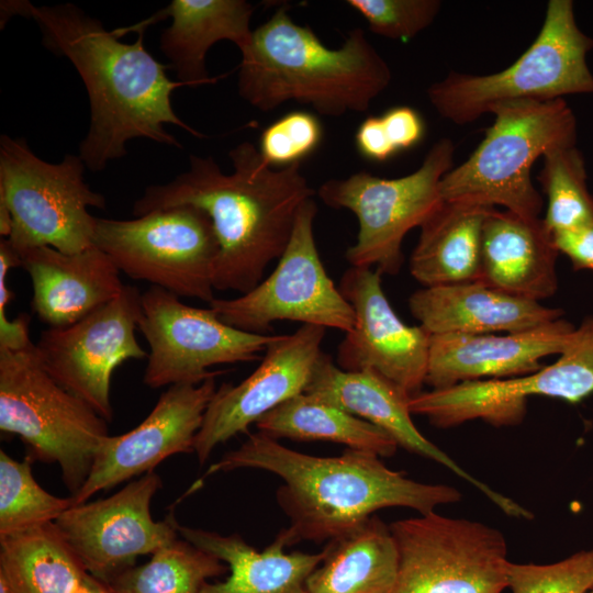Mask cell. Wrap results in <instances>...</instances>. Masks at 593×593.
Instances as JSON below:
<instances>
[{
    "instance_id": "6da1fadb",
    "label": "cell",
    "mask_w": 593,
    "mask_h": 593,
    "mask_svg": "<svg viewBox=\"0 0 593 593\" xmlns=\"http://www.w3.org/2000/svg\"><path fill=\"white\" fill-rule=\"evenodd\" d=\"M12 15L33 19L43 45L69 59L81 77L90 102V124L78 155L91 171H102L108 163L125 156V145L134 138L181 147L166 124L195 137L205 136L175 113L171 94L183 85L169 79L168 67L146 49L145 27L121 29L138 34L134 43L126 44L72 3L38 7L24 0L2 1V19Z\"/></svg>"
},
{
    "instance_id": "7a4b0ae2",
    "label": "cell",
    "mask_w": 593,
    "mask_h": 593,
    "mask_svg": "<svg viewBox=\"0 0 593 593\" xmlns=\"http://www.w3.org/2000/svg\"><path fill=\"white\" fill-rule=\"evenodd\" d=\"M228 156L231 174H224L212 157L190 155L188 170L168 183L147 187L134 202L133 214L176 205L203 210L220 246L214 290L244 294L281 257L300 206L316 192L300 163L271 167L250 142L239 143Z\"/></svg>"
},
{
    "instance_id": "3957f363",
    "label": "cell",
    "mask_w": 593,
    "mask_h": 593,
    "mask_svg": "<svg viewBox=\"0 0 593 593\" xmlns=\"http://www.w3.org/2000/svg\"><path fill=\"white\" fill-rule=\"evenodd\" d=\"M242 468L265 470L283 481L277 502L290 525L275 541L284 548L302 540L334 539L382 508L407 507L427 514L461 499L456 488L409 479L384 466L377 455L347 449L336 457L311 456L261 432L223 455L204 477Z\"/></svg>"
},
{
    "instance_id": "277c9868",
    "label": "cell",
    "mask_w": 593,
    "mask_h": 593,
    "mask_svg": "<svg viewBox=\"0 0 593 593\" xmlns=\"http://www.w3.org/2000/svg\"><path fill=\"white\" fill-rule=\"evenodd\" d=\"M240 54L238 93L262 112L290 101L327 116L366 112L392 79L361 27L329 48L309 26L293 22L287 5L254 30Z\"/></svg>"
},
{
    "instance_id": "5b68a950",
    "label": "cell",
    "mask_w": 593,
    "mask_h": 593,
    "mask_svg": "<svg viewBox=\"0 0 593 593\" xmlns=\"http://www.w3.org/2000/svg\"><path fill=\"white\" fill-rule=\"evenodd\" d=\"M489 113L493 124L468 159L444 176L441 198L539 217L544 200L532 166L553 148L577 145L574 113L563 99L506 101Z\"/></svg>"
},
{
    "instance_id": "8992f818",
    "label": "cell",
    "mask_w": 593,
    "mask_h": 593,
    "mask_svg": "<svg viewBox=\"0 0 593 593\" xmlns=\"http://www.w3.org/2000/svg\"><path fill=\"white\" fill-rule=\"evenodd\" d=\"M592 48L593 37L577 25L573 1L550 0L538 35L512 65L490 75L450 71L426 93L436 112L458 125L478 120L501 102L593 94L586 63Z\"/></svg>"
},
{
    "instance_id": "52a82bcc",
    "label": "cell",
    "mask_w": 593,
    "mask_h": 593,
    "mask_svg": "<svg viewBox=\"0 0 593 593\" xmlns=\"http://www.w3.org/2000/svg\"><path fill=\"white\" fill-rule=\"evenodd\" d=\"M107 423L44 369L35 344L0 348V429L19 436L32 460L57 463L70 496L82 488L109 436Z\"/></svg>"
},
{
    "instance_id": "ba28073f",
    "label": "cell",
    "mask_w": 593,
    "mask_h": 593,
    "mask_svg": "<svg viewBox=\"0 0 593 593\" xmlns=\"http://www.w3.org/2000/svg\"><path fill=\"white\" fill-rule=\"evenodd\" d=\"M85 167L79 155L47 163L25 138L1 135L0 203L11 216L5 239L19 255L40 246L75 254L94 245L97 217L88 208L104 209L105 199L85 181Z\"/></svg>"
},
{
    "instance_id": "9c48e42d",
    "label": "cell",
    "mask_w": 593,
    "mask_h": 593,
    "mask_svg": "<svg viewBox=\"0 0 593 593\" xmlns=\"http://www.w3.org/2000/svg\"><path fill=\"white\" fill-rule=\"evenodd\" d=\"M454 153L451 139L441 138L407 176L385 179L361 170L320 186L316 193L327 206L349 210L358 220L356 242L346 250L351 267L374 266L381 275L400 271L405 235L443 202L440 182L452 168Z\"/></svg>"
},
{
    "instance_id": "30bf717a",
    "label": "cell",
    "mask_w": 593,
    "mask_h": 593,
    "mask_svg": "<svg viewBox=\"0 0 593 593\" xmlns=\"http://www.w3.org/2000/svg\"><path fill=\"white\" fill-rule=\"evenodd\" d=\"M93 244L118 269L177 296L210 304L219 242L210 216L194 205H176L133 220L98 219Z\"/></svg>"
},
{
    "instance_id": "8fae6325",
    "label": "cell",
    "mask_w": 593,
    "mask_h": 593,
    "mask_svg": "<svg viewBox=\"0 0 593 593\" xmlns=\"http://www.w3.org/2000/svg\"><path fill=\"white\" fill-rule=\"evenodd\" d=\"M399 552L391 593H502L507 545L486 524L435 511L390 525Z\"/></svg>"
},
{
    "instance_id": "7c38bea8",
    "label": "cell",
    "mask_w": 593,
    "mask_h": 593,
    "mask_svg": "<svg viewBox=\"0 0 593 593\" xmlns=\"http://www.w3.org/2000/svg\"><path fill=\"white\" fill-rule=\"evenodd\" d=\"M314 198L299 209L283 254L271 275L247 293L215 298L209 305L226 324L244 332L267 334L276 321L336 328L348 333L355 313L328 277L314 237Z\"/></svg>"
},
{
    "instance_id": "4fadbf2b",
    "label": "cell",
    "mask_w": 593,
    "mask_h": 593,
    "mask_svg": "<svg viewBox=\"0 0 593 593\" xmlns=\"http://www.w3.org/2000/svg\"><path fill=\"white\" fill-rule=\"evenodd\" d=\"M141 306L137 328L149 346L143 381L152 389L200 384L222 373L213 366L258 360L276 337L235 328L211 307L190 306L155 286L142 293Z\"/></svg>"
},
{
    "instance_id": "5bb4252c",
    "label": "cell",
    "mask_w": 593,
    "mask_h": 593,
    "mask_svg": "<svg viewBox=\"0 0 593 593\" xmlns=\"http://www.w3.org/2000/svg\"><path fill=\"white\" fill-rule=\"evenodd\" d=\"M593 393V316L583 320L558 359L540 369L507 379L467 381L432 389L410 399L412 414L440 428L481 419L493 426L519 424L530 396L579 403Z\"/></svg>"
},
{
    "instance_id": "9a60e30c",
    "label": "cell",
    "mask_w": 593,
    "mask_h": 593,
    "mask_svg": "<svg viewBox=\"0 0 593 593\" xmlns=\"http://www.w3.org/2000/svg\"><path fill=\"white\" fill-rule=\"evenodd\" d=\"M141 296L124 284L109 303L69 326L48 327L35 343L44 369L107 422L113 418V371L126 360L148 357L135 337Z\"/></svg>"
},
{
    "instance_id": "2e32d148",
    "label": "cell",
    "mask_w": 593,
    "mask_h": 593,
    "mask_svg": "<svg viewBox=\"0 0 593 593\" xmlns=\"http://www.w3.org/2000/svg\"><path fill=\"white\" fill-rule=\"evenodd\" d=\"M161 485L160 477L150 471L105 499L74 504L55 521L89 574L108 583L134 567L138 557L179 536L174 514L164 521H154L150 514Z\"/></svg>"
},
{
    "instance_id": "e0dca14e",
    "label": "cell",
    "mask_w": 593,
    "mask_h": 593,
    "mask_svg": "<svg viewBox=\"0 0 593 593\" xmlns=\"http://www.w3.org/2000/svg\"><path fill=\"white\" fill-rule=\"evenodd\" d=\"M338 288L354 310L355 324L338 345L336 365L346 371L372 370L411 398L421 393L432 335L396 315L377 269L350 267Z\"/></svg>"
},
{
    "instance_id": "ac0fdd59",
    "label": "cell",
    "mask_w": 593,
    "mask_h": 593,
    "mask_svg": "<svg viewBox=\"0 0 593 593\" xmlns=\"http://www.w3.org/2000/svg\"><path fill=\"white\" fill-rule=\"evenodd\" d=\"M322 326L303 324L294 333L276 335L260 365L238 384L220 385L195 436L202 466L216 446L247 432L249 425L283 402L304 393L322 353Z\"/></svg>"
},
{
    "instance_id": "d6986e66",
    "label": "cell",
    "mask_w": 593,
    "mask_h": 593,
    "mask_svg": "<svg viewBox=\"0 0 593 593\" xmlns=\"http://www.w3.org/2000/svg\"><path fill=\"white\" fill-rule=\"evenodd\" d=\"M215 377L200 384H174L159 396L147 417L132 430L108 436L74 504L138 478L176 454L194 451L205 411L216 391Z\"/></svg>"
},
{
    "instance_id": "ffe728a7",
    "label": "cell",
    "mask_w": 593,
    "mask_h": 593,
    "mask_svg": "<svg viewBox=\"0 0 593 593\" xmlns=\"http://www.w3.org/2000/svg\"><path fill=\"white\" fill-rule=\"evenodd\" d=\"M304 393L373 424L407 451L443 465L473 485L507 516L532 519L533 514L527 508L474 478L429 441L412 421L411 396L379 373L343 370L322 351Z\"/></svg>"
},
{
    "instance_id": "44dd1931",
    "label": "cell",
    "mask_w": 593,
    "mask_h": 593,
    "mask_svg": "<svg viewBox=\"0 0 593 593\" xmlns=\"http://www.w3.org/2000/svg\"><path fill=\"white\" fill-rule=\"evenodd\" d=\"M575 327L559 318L539 327L505 334H437L430 336L425 383L433 389L491 379H507L541 368L540 360L559 355Z\"/></svg>"
},
{
    "instance_id": "7402d4cb",
    "label": "cell",
    "mask_w": 593,
    "mask_h": 593,
    "mask_svg": "<svg viewBox=\"0 0 593 593\" xmlns=\"http://www.w3.org/2000/svg\"><path fill=\"white\" fill-rule=\"evenodd\" d=\"M20 258L32 281V311L49 327L78 322L124 287L113 260L96 245L75 254L40 246L20 253Z\"/></svg>"
},
{
    "instance_id": "603a6c76",
    "label": "cell",
    "mask_w": 593,
    "mask_h": 593,
    "mask_svg": "<svg viewBox=\"0 0 593 593\" xmlns=\"http://www.w3.org/2000/svg\"><path fill=\"white\" fill-rule=\"evenodd\" d=\"M559 254L542 219L493 208L483 224L478 281L540 302L557 291Z\"/></svg>"
},
{
    "instance_id": "cb8c5ba5",
    "label": "cell",
    "mask_w": 593,
    "mask_h": 593,
    "mask_svg": "<svg viewBox=\"0 0 593 593\" xmlns=\"http://www.w3.org/2000/svg\"><path fill=\"white\" fill-rule=\"evenodd\" d=\"M409 309L430 335L499 334L533 329L561 318L560 309L514 296L480 281L423 287Z\"/></svg>"
},
{
    "instance_id": "d4e9b609",
    "label": "cell",
    "mask_w": 593,
    "mask_h": 593,
    "mask_svg": "<svg viewBox=\"0 0 593 593\" xmlns=\"http://www.w3.org/2000/svg\"><path fill=\"white\" fill-rule=\"evenodd\" d=\"M254 10L245 0H172L137 24L147 29L163 19H171V24L161 32L160 51L170 61L177 81L198 87L215 83L223 77H211L206 68V54L215 43L230 41L240 52L250 44Z\"/></svg>"
},
{
    "instance_id": "484cf974",
    "label": "cell",
    "mask_w": 593,
    "mask_h": 593,
    "mask_svg": "<svg viewBox=\"0 0 593 593\" xmlns=\"http://www.w3.org/2000/svg\"><path fill=\"white\" fill-rule=\"evenodd\" d=\"M177 529L180 537L227 563L231 571L223 582H206L200 593H307L306 580L325 557L324 550L286 552L275 540L258 551L236 534L223 536L180 524Z\"/></svg>"
},
{
    "instance_id": "4316f807",
    "label": "cell",
    "mask_w": 593,
    "mask_h": 593,
    "mask_svg": "<svg viewBox=\"0 0 593 593\" xmlns=\"http://www.w3.org/2000/svg\"><path fill=\"white\" fill-rule=\"evenodd\" d=\"M493 208L444 201L421 225L410 272L424 287L478 281L482 231Z\"/></svg>"
},
{
    "instance_id": "83f0119b",
    "label": "cell",
    "mask_w": 593,
    "mask_h": 593,
    "mask_svg": "<svg viewBox=\"0 0 593 593\" xmlns=\"http://www.w3.org/2000/svg\"><path fill=\"white\" fill-rule=\"evenodd\" d=\"M325 557L306 580L307 593H391L399 552L390 526L372 515L328 540Z\"/></svg>"
},
{
    "instance_id": "f1b7e54d",
    "label": "cell",
    "mask_w": 593,
    "mask_h": 593,
    "mask_svg": "<svg viewBox=\"0 0 593 593\" xmlns=\"http://www.w3.org/2000/svg\"><path fill=\"white\" fill-rule=\"evenodd\" d=\"M87 573L55 523L0 539V575L11 593H78Z\"/></svg>"
},
{
    "instance_id": "f546056e",
    "label": "cell",
    "mask_w": 593,
    "mask_h": 593,
    "mask_svg": "<svg viewBox=\"0 0 593 593\" xmlns=\"http://www.w3.org/2000/svg\"><path fill=\"white\" fill-rule=\"evenodd\" d=\"M256 427L273 439L328 440L378 457H391L399 447L381 428L306 393L275 407Z\"/></svg>"
},
{
    "instance_id": "4dcf8cb0",
    "label": "cell",
    "mask_w": 593,
    "mask_h": 593,
    "mask_svg": "<svg viewBox=\"0 0 593 593\" xmlns=\"http://www.w3.org/2000/svg\"><path fill=\"white\" fill-rule=\"evenodd\" d=\"M227 569L219 558L178 536L152 553L148 562L122 571L107 584L114 593H200L206 579Z\"/></svg>"
},
{
    "instance_id": "1f68e13d",
    "label": "cell",
    "mask_w": 593,
    "mask_h": 593,
    "mask_svg": "<svg viewBox=\"0 0 593 593\" xmlns=\"http://www.w3.org/2000/svg\"><path fill=\"white\" fill-rule=\"evenodd\" d=\"M542 158L538 181L547 197L542 221L550 233L593 224V195L586 183L584 158L577 145L553 148Z\"/></svg>"
},
{
    "instance_id": "d6a6232c",
    "label": "cell",
    "mask_w": 593,
    "mask_h": 593,
    "mask_svg": "<svg viewBox=\"0 0 593 593\" xmlns=\"http://www.w3.org/2000/svg\"><path fill=\"white\" fill-rule=\"evenodd\" d=\"M32 461L29 456L18 461L0 449V539L55 523L74 505L70 496H55L36 482Z\"/></svg>"
},
{
    "instance_id": "836d02e7",
    "label": "cell",
    "mask_w": 593,
    "mask_h": 593,
    "mask_svg": "<svg viewBox=\"0 0 593 593\" xmlns=\"http://www.w3.org/2000/svg\"><path fill=\"white\" fill-rule=\"evenodd\" d=\"M512 593H588L593 588V549L548 564L510 562Z\"/></svg>"
},
{
    "instance_id": "e575fe53",
    "label": "cell",
    "mask_w": 593,
    "mask_h": 593,
    "mask_svg": "<svg viewBox=\"0 0 593 593\" xmlns=\"http://www.w3.org/2000/svg\"><path fill=\"white\" fill-rule=\"evenodd\" d=\"M372 33L395 41H409L428 27L438 15L439 0H348Z\"/></svg>"
},
{
    "instance_id": "d590c367",
    "label": "cell",
    "mask_w": 593,
    "mask_h": 593,
    "mask_svg": "<svg viewBox=\"0 0 593 593\" xmlns=\"http://www.w3.org/2000/svg\"><path fill=\"white\" fill-rule=\"evenodd\" d=\"M322 138L323 127L314 114L292 111L261 132L258 150L269 166L286 167L312 154Z\"/></svg>"
},
{
    "instance_id": "8d00e7d4",
    "label": "cell",
    "mask_w": 593,
    "mask_h": 593,
    "mask_svg": "<svg viewBox=\"0 0 593 593\" xmlns=\"http://www.w3.org/2000/svg\"><path fill=\"white\" fill-rule=\"evenodd\" d=\"M379 118L384 138L395 154L417 145L424 136V121L413 108L394 107Z\"/></svg>"
},
{
    "instance_id": "74e56055",
    "label": "cell",
    "mask_w": 593,
    "mask_h": 593,
    "mask_svg": "<svg viewBox=\"0 0 593 593\" xmlns=\"http://www.w3.org/2000/svg\"><path fill=\"white\" fill-rule=\"evenodd\" d=\"M559 253L566 255L575 270L593 271V224L552 235Z\"/></svg>"
},
{
    "instance_id": "f35d334b",
    "label": "cell",
    "mask_w": 593,
    "mask_h": 593,
    "mask_svg": "<svg viewBox=\"0 0 593 593\" xmlns=\"http://www.w3.org/2000/svg\"><path fill=\"white\" fill-rule=\"evenodd\" d=\"M357 152L366 159L384 163L395 155L384 138L380 118L368 116L358 126L355 134Z\"/></svg>"
},
{
    "instance_id": "ab89813d",
    "label": "cell",
    "mask_w": 593,
    "mask_h": 593,
    "mask_svg": "<svg viewBox=\"0 0 593 593\" xmlns=\"http://www.w3.org/2000/svg\"><path fill=\"white\" fill-rule=\"evenodd\" d=\"M78 593H114L110 586L87 573Z\"/></svg>"
},
{
    "instance_id": "60d3db41",
    "label": "cell",
    "mask_w": 593,
    "mask_h": 593,
    "mask_svg": "<svg viewBox=\"0 0 593 593\" xmlns=\"http://www.w3.org/2000/svg\"><path fill=\"white\" fill-rule=\"evenodd\" d=\"M0 593H11L5 579L0 575Z\"/></svg>"
},
{
    "instance_id": "b9f144b4",
    "label": "cell",
    "mask_w": 593,
    "mask_h": 593,
    "mask_svg": "<svg viewBox=\"0 0 593 593\" xmlns=\"http://www.w3.org/2000/svg\"><path fill=\"white\" fill-rule=\"evenodd\" d=\"M588 593H593V588Z\"/></svg>"
}]
</instances>
